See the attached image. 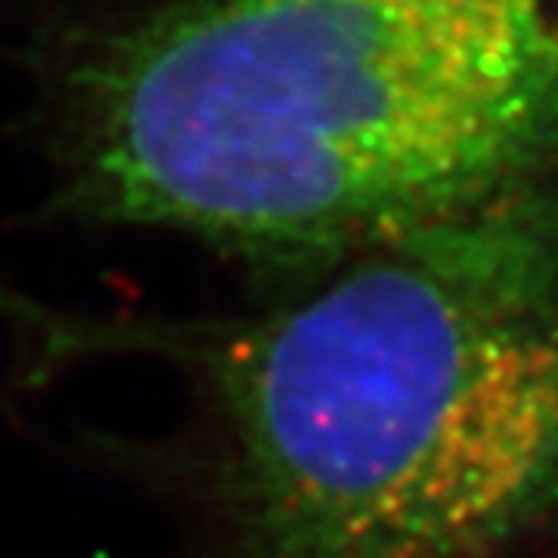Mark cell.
Wrapping results in <instances>:
<instances>
[{
	"instance_id": "7a4b0ae2",
	"label": "cell",
	"mask_w": 558,
	"mask_h": 558,
	"mask_svg": "<svg viewBox=\"0 0 558 558\" xmlns=\"http://www.w3.org/2000/svg\"><path fill=\"white\" fill-rule=\"evenodd\" d=\"M144 344L208 395L228 558H512L558 529L545 191L348 255L255 318Z\"/></svg>"
},
{
	"instance_id": "6da1fadb",
	"label": "cell",
	"mask_w": 558,
	"mask_h": 558,
	"mask_svg": "<svg viewBox=\"0 0 558 558\" xmlns=\"http://www.w3.org/2000/svg\"><path fill=\"white\" fill-rule=\"evenodd\" d=\"M71 201L265 262L335 265L558 161V0H168L94 40Z\"/></svg>"
}]
</instances>
